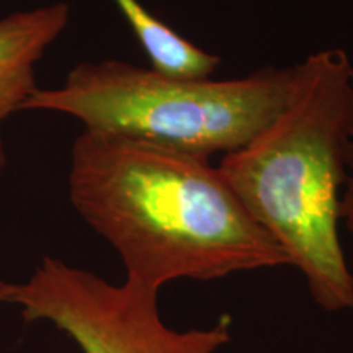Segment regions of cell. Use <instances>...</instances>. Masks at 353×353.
I'll return each instance as SVG.
<instances>
[{
	"label": "cell",
	"instance_id": "obj_1",
	"mask_svg": "<svg viewBox=\"0 0 353 353\" xmlns=\"http://www.w3.org/2000/svg\"><path fill=\"white\" fill-rule=\"evenodd\" d=\"M69 198L117 250L128 280L151 290L290 265L206 157L82 131Z\"/></svg>",
	"mask_w": 353,
	"mask_h": 353
},
{
	"label": "cell",
	"instance_id": "obj_2",
	"mask_svg": "<svg viewBox=\"0 0 353 353\" xmlns=\"http://www.w3.org/2000/svg\"><path fill=\"white\" fill-rule=\"evenodd\" d=\"M352 97L348 52H312L296 64L283 112L218 164L250 218L283 249L327 312L353 307V275L339 237Z\"/></svg>",
	"mask_w": 353,
	"mask_h": 353
},
{
	"label": "cell",
	"instance_id": "obj_3",
	"mask_svg": "<svg viewBox=\"0 0 353 353\" xmlns=\"http://www.w3.org/2000/svg\"><path fill=\"white\" fill-rule=\"evenodd\" d=\"M296 64L234 79H183L126 61L77 64L56 88H37L23 110L69 114L83 131L120 136L190 156H226L283 112ZM21 110V112H23Z\"/></svg>",
	"mask_w": 353,
	"mask_h": 353
},
{
	"label": "cell",
	"instance_id": "obj_4",
	"mask_svg": "<svg viewBox=\"0 0 353 353\" xmlns=\"http://www.w3.org/2000/svg\"><path fill=\"white\" fill-rule=\"evenodd\" d=\"M157 296L128 278L113 285L54 257H44L28 280H0V307H15L28 324L50 322L82 353H216L231 342L229 316L206 329L167 327Z\"/></svg>",
	"mask_w": 353,
	"mask_h": 353
},
{
	"label": "cell",
	"instance_id": "obj_5",
	"mask_svg": "<svg viewBox=\"0 0 353 353\" xmlns=\"http://www.w3.org/2000/svg\"><path fill=\"white\" fill-rule=\"evenodd\" d=\"M70 19L65 2L10 13L0 19V170L7 165L2 126L12 113L21 112L37 92L34 65L64 32Z\"/></svg>",
	"mask_w": 353,
	"mask_h": 353
},
{
	"label": "cell",
	"instance_id": "obj_6",
	"mask_svg": "<svg viewBox=\"0 0 353 353\" xmlns=\"http://www.w3.org/2000/svg\"><path fill=\"white\" fill-rule=\"evenodd\" d=\"M151 61V68L167 76L205 79L218 69L221 59L183 38L139 0H113Z\"/></svg>",
	"mask_w": 353,
	"mask_h": 353
},
{
	"label": "cell",
	"instance_id": "obj_7",
	"mask_svg": "<svg viewBox=\"0 0 353 353\" xmlns=\"http://www.w3.org/2000/svg\"><path fill=\"white\" fill-rule=\"evenodd\" d=\"M341 219L352 239L353 249V97L350 110V123H348V141H347V175L341 195Z\"/></svg>",
	"mask_w": 353,
	"mask_h": 353
}]
</instances>
